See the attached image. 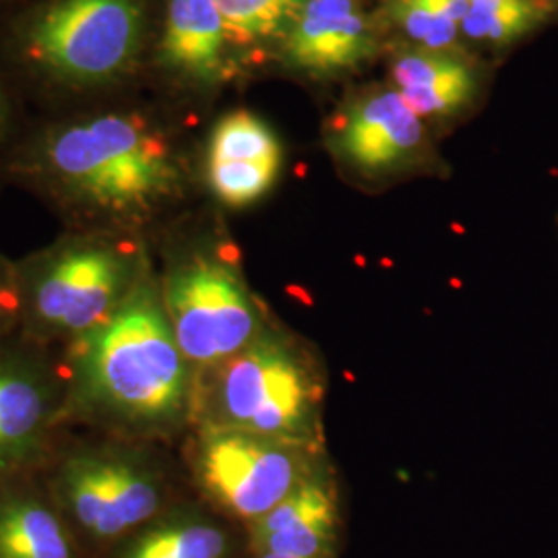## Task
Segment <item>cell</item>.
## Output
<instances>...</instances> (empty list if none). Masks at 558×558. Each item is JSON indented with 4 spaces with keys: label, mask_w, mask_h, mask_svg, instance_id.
Returning a JSON list of instances; mask_svg holds the SVG:
<instances>
[{
    "label": "cell",
    "mask_w": 558,
    "mask_h": 558,
    "mask_svg": "<svg viewBox=\"0 0 558 558\" xmlns=\"http://www.w3.org/2000/svg\"><path fill=\"white\" fill-rule=\"evenodd\" d=\"M81 385L98 405L124 418L163 422L186 399V359L160 302L141 290L85 341Z\"/></svg>",
    "instance_id": "cell-1"
},
{
    "label": "cell",
    "mask_w": 558,
    "mask_h": 558,
    "mask_svg": "<svg viewBox=\"0 0 558 558\" xmlns=\"http://www.w3.org/2000/svg\"><path fill=\"white\" fill-rule=\"evenodd\" d=\"M59 179L110 211H140L174 184L168 147L137 117L108 114L60 131L48 147Z\"/></svg>",
    "instance_id": "cell-2"
},
{
    "label": "cell",
    "mask_w": 558,
    "mask_h": 558,
    "mask_svg": "<svg viewBox=\"0 0 558 558\" xmlns=\"http://www.w3.org/2000/svg\"><path fill=\"white\" fill-rule=\"evenodd\" d=\"M319 398L313 368L276 338H257L221 362L216 383L221 428L296 445L313 435Z\"/></svg>",
    "instance_id": "cell-3"
},
{
    "label": "cell",
    "mask_w": 558,
    "mask_h": 558,
    "mask_svg": "<svg viewBox=\"0 0 558 558\" xmlns=\"http://www.w3.org/2000/svg\"><path fill=\"white\" fill-rule=\"evenodd\" d=\"M141 0H59L29 32V54L62 80L100 83L140 52Z\"/></svg>",
    "instance_id": "cell-4"
},
{
    "label": "cell",
    "mask_w": 558,
    "mask_h": 558,
    "mask_svg": "<svg viewBox=\"0 0 558 558\" xmlns=\"http://www.w3.org/2000/svg\"><path fill=\"white\" fill-rule=\"evenodd\" d=\"M166 315L184 359L221 364L259 338V313L236 271L220 260H189L168 279Z\"/></svg>",
    "instance_id": "cell-5"
},
{
    "label": "cell",
    "mask_w": 558,
    "mask_h": 558,
    "mask_svg": "<svg viewBox=\"0 0 558 558\" xmlns=\"http://www.w3.org/2000/svg\"><path fill=\"white\" fill-rule=\"evenodd\" d=\"M300 445L234 428H214L203 439L201 478L240 518L267 515L306 476Z\"/></svg>",
    "instance_id": "cell-6"
},
{
    "label": "cell",
    "mask_w": 558,
    "mask_h": 558,
    "mask_svg": "<svg viewBox=\"0 0 558 558\" xmlns=\"http://www.w3.org/2000/svg\"><path fill=\"white\" fill-rule=\"evenodd\" d=\"M124 265L108 248L62 255L40 279L36 304L41 319L71 331H94L117 306Z\"/></svg>",
    "instance_id": "cell-7"
},
{
    "label": "cell",
    "mask_w": 558,
    "mask_h": 558,
    "mask_svg": "<svg viewBox=\"0 0 558 558\" xmlns=\"http://www.w3.org/2000/svg\"><path fill=\"white\" fill-rule=\"evenodd\" d=\"M373 52L360 0H296L288 17L286 57L311 75H333Z\"/></svg>",
    "instance_id": "cell-8"
},
{
    "label": "cell",
    "mask_w": 558,
    "mask_h": 558,
    "mask_svg": "<svg viewBox=\"0 0 558 558\" xmlns=\"http://www.w3.org/2000/svg\"><path fill=\"white\" fill-rule=\"evenodd\" d=\"M281 160V145L267 122L251 112H232L211 135L209 184L226 205L246 207L276 184Z\"/></svg>",
    "instance_id": "cell-9"
},
{
    "label": "cell",
    "mask_w": 558,
    "mask_h": 558,
    "mask_svg": "<svg viewBox=\"0 0 558 558\" xmlns=\"http://www.w3.org/2000/svg\"><path fill=\"white\" fill-rule=\"evenodd\" d=\"M418 114L398 92L385 89L354 101L339 124L341 154L364 172H383L410 160L422 143Z\"/></svg>",
    "instance_id": "cell-10"
},
{
    "label": "cell",
    "mask_w": 558,
    "mask_h": 558,
    "mask_svg": "<svg viewBox=\"0 0 558 558\" xmlns=\"http://www.w3.org/2000/svg\"><path fill=\"white\" fill-rule=\"evenodd\" d=\"M336 497L327 482L304 480L267 515L257 519L255 539L263 555L320 558L336 532Z\"/></svg>",
    "instance_id": "cell-11"
},
{
    "label": "cell",
    "mask_w": 558,
    "mask_h": 558,
    "mask_svg": "<svg viewBox=\"0 0 558 558\" xmlns=\"http://www.w3.org/2000/svg\"><path fill=\"white\" fill-rule=\"evenodd\" d=\"M391 75L396 92L418 117L453 114L476 87L470 64L445 50L405 52L393 62Z\"/></svg>",
    "instance_id": "cell-12"
},
{
    "label": "cell",
    "mask_w": 558,
    "mask_h": 558,
    "mask_svg": "<svg viewBox=\"0 0 558 558\" xmlns=\"http://www.w3.org/2000/svg\"><path fill=\"white\" fill-rule=\"evenodd\" d=\"M226 41V25L214 0H170L161 40V54L170 66L197 80H214Z\"/></svg>",
    "instance_id": "cell-13"
},
{
    "label": "cell",
    "mask_w": 558,
    "mask_h": 558,
    "mask_svg": "<svg viewBox=\"0 0 558 558\" xmlns=\"http://www.w3.org/2000/svg\"><path fill=\"white\" fill-rule=\"evenodd\" d=\"M0 558H71V544L48 509L9 500L0 505Z\"/></svg>",
    "instance_id": "cell-14"
},
{
    "label": "cell",
    "mask_w": 558,
    "mask_h": 558,
    "mask_svg": "<svg viewBox=\"0 0 558 558\" xmlns=\"http://www.w3.org/2000/svg\"><path fill=\"white\" fill-rule=\"evenodd\" d=\"M98 461L106 497V525L101 538H112L151 518L158 509L160 495L156 484L140 468L117 459Z\"/></svg>",
    "instance_id": "cell-15"
},
{
    "label": "cell",
    "mask_w": 558,
    "mask_h": 558,
    "mask_svg": "<svg viewBox=\"0 0 558 558\" xmlns=\"http://www.w3.org/2000/svg\"><path fill=\"white\" fill-rule=\"evenodd\" d=\"M44 418L40 385L25 373L0 371V465L27 453Z\"/></svg>",
    "instance_id": "cell-16"
},
{
    "label": "cell",
    "mask_w": 558,
    "mask_h": 558,
    "mask_svg": "<svg viewBox=\"0 0 558 558\" xmlns=\"http://www.w3.org/2000/svg\"><path fill=\"white\" fill-rule=\"evenodd\" d=\"M548 13L544 0H468L461 32L472 40L500 46L532 32Z\"/></svg>",
    "instance_id": "cell-17"
},
{
    "label": "cell",
    "mask_w": 558,
    "mask_h": 558,
    "mask_svg": "<svg viewBox=\"0 0 558 558\" xmlns=\"http://www.w3.org/2000/svg\"><path fill=\"white\" fill-rule=\"evenodd\" d=\"M468 13V0H398L393 15L401 29L428 50L449 48Z\"/></svg>",
    "instance_id": "cell-18"
},
{
    "label": "cell",
    "mask_w": 558,
    "mask_h": 558,
    "mask_svg": "<svg viewBox=\"0 0 558 558\" xmlns=\"http://www.w3.org/2000/svg\"><path fill=\"white\" fill-rule=\"evenodd\" d=\"M226 25L228 40L253 44L265 40L290 17L296 0H214Z\"/></svg>",
    "instance_id": "cell-19"
},
{
    "label": "cell",
    "mask_w": 558,
    "mask_h": 558,
    "mask_svg": "<svg viewBox=\"0 0 558 558\" xmlns=\"http://www.w3.org/2000/svg\"><path fill=\"white\" fill-rule=\"evenodd\" d=\"M133 553L156 558H221L226 553V538L211 525H177L141 539Z\"/></svg>",
    "instance_id": "cell-20"
},
{
    "label": "cell",
    "mask_w": 558,
    "mask_h": 558,
    "mask_svg": "<svg viewBox=\"0 0 558 558\" xmlns=\"http://www.w3.org/2000/svg\"><path fill=\"white\" fill-rule=\"evenodd\" d=\"M260 558H290V557H279V555H260Z\"/></svg>",
    "instance_id": "cell-21"
},
{
    "label": "cell",
    "mask_w": 558,
    "mask_h": 558,
    "mask_svg": "<svg viewBox=\"0 0 558 558\" xmlns=\"http://www.w3.org/2000/svg\"><path fill=\"white\" fill-rule=\"evenodd\" d=\"M129 558H156V557H145V555H137V553H133Z\"/></svg>",
    "instance_id": "cell-22"
},
{
    "label": "cell",
    "mask_w": 558,
    "mask_h": 558,
    "mask_svg": "<svg viewBox=\"0 0 558 558\" xmlns=\"http://www.w3.org/2000/svg\"><path fill=\"white\" fill-rule=\"evenodd\" d=\"M0 119H2V100H0Z\"/></svg>",
    "instance_id": "cell-23"
}]
</instances>
